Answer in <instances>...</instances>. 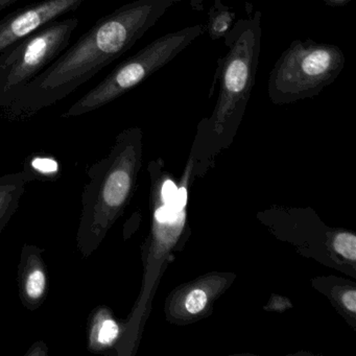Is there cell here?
<instances>
[{"label": "cell", "mask_w": 356, "mask_h": 356, "mask_svg": "<svg viewBox=\"0 0 356 356\" xmlns=\"http://www.w3.org/2000/svg\"><path fill=\"white\" fill-rule=\"evenodd\" d=\"M86 0H41L0 19V54L47 24L76 11Z\"/></svg>", "instance_id": "cell-6"}, {"label": "cell", "mask_w": 356, "mask_h": 356, "mask_svg": "<svg viewBox=\"0 0 356 356\" xmlns=\"http://www.w3.org/2000/svg\"><path fill=\"white\" fill-rule=\"evenodd\" d=\"M44 250L24 243L18 264V293L24 308L38 309L49 293V272L43 259Z\"/></svg>", "instance_id": "cell-7"}, {"label": "cell", "mask_w": 356, "mask_h": 356, "mask_svg": "<svg viewBox=\"0 0 356 356\" xmlns=\"http://www.w3.org/2000/svg\"><path fill=\"white\" fill-rule=\"evenodd\" d=\"M36 179L26 170L0 177V233L19 208L26 184Z\"/></svg>", "instance_id": "cell-9"}, {"label": "cell", "mask_w": 356, "mask_h": 356, "mask_svg": "<svg viewBox=\"0 0 356 356\" xmlns=\"http://www.w3.org/2000/svg\"><path fill=\"white\" fill-rule=\"evenodd\" d=\"M345 63V54L337 45L297 39L270 72L268 97L279 105L314 99L339 78Z\"/></svg>", "instance_id": "cell-3"}, {"label": "cell", "mask_w": 356, "mask_h": 356, "mask_svg": "<svg viewBox=\"0 0 356 356\" xmlns=\"http://www.w3.org/2000/svg\"><path fill=\"white\" fill-rule=\"evenodd\" d=\"M186 201L187 191L184 187H182V188L178 189L174 199L172 200V202L168 205L172 206L176 211L180 212L181 210H183L184 206L186 205Z\"/></svg>", "instance_id": "cell-15"}, {"label": "cell", "mask_w": 356, "mask_h": 356, "mask_svg": "<svg viewBox=\"0 0 356 356\" xmlns=\"http://www.w3.org/2000/svg\"><path fill=\"white\" fill-rule=\"evenodd\" d=\"M136 137V130L122 133L111 154L87 168L89 183L83 189L76 231V248L83 258L90 257L97 251L130 195L131 158Z\"/></svg>", "instance_id": "cell-2"}, {"label": "cell", "mask_w": 356, "mask_h": 356, "mask_svg": "<svg viewBox=\"0 0 356 356\" xmlns=\"http://www.w3.org/2000/svg\"><path fill=\"white\" fill-rule=\"evenodd\" d=\"M120 328L107 307L99 306L91 312L87 324V349L101 353L118 341Z\"/></svg>", "instance_id": "cell-8"}, {"label": "cell", "mask_w": 356, "mask_h": 356, "mask_svg": "<svg viewBox=\"0 0 356 356\" xmlns=\"http://www.w3.org/2000/svg\"><path fill=\"white\" fill-rule=\"evenodd\" d=\"M343 302L348 309L351 310L352 312H356V291L354 289L347 291L343 295Z\"/></svg>", "instance_id": "cell-18"}, {"label": "cell", "mask_w": 356, "mask_h": 356, "mask_svg": "<svg viewBox=\"0 0 356 356\" xmlns=\"http://www.w3.org/2000/svg\"><path fill=\"white\" fill-rule=\"evenodd\" d=\"M334 249L343 257L355 260L356 237L349 233H341L337 235L334 241Z\"/></svg>", "instance_id": "cell-12"}, {"label": "cell", "mask_w": 356, "mask_h": 356, "mask_svg": "<svg viewBox=\"0 0 356 356\" xmlns=\"http://www.w3.org/2000/svg\"><path fill=\"white\" fill-rule=\"evenodd\" d=\"M78 18L57 19L0 54V109H9L20 91L68 47Z\"/></svg>", "instance_id": "cell-5"}, {"label": "cell", "mask_w": 356, "mask_h": 356, "mask_svg": "<svg viewBox=\"0 0 356 356\" xmlns=\"http://www.w3.org/2000/svg\"><path fill=\"white\" fill-rule=\"evenodd\" d=\"M178 1L135 0L99 18L24 87L8 111L24 116L59 103L132 49Z\"/></svg>", "instance_id": "cell-1"}, {"label": "cell", "mask_w": 356, "mask_h": 356, "mask_svg": "<svg viewBox=\"0 0 356 356\" xmlns=\"http://www.w3.org/2000/svg\"><path fill=\"white\" fill-rule=\"evenodd\" d=\"M205 31L203 24H197L156 39L118 64L99 84L62 114V118H78L90 113L126 95L172 62Z\"/></svg>", "instance_id": "cell-4"}, {"label": "cell", "mask_w": 356, "mask_h": 356, "mask_svg": "<svg viewBox=\"0 0 356 356\" xmlns=\"http://www.w3.org/2000/svg\"><path fill=\"white\" fill-rule=\"evenodd\" d=\"M235 13L232 9L222 5V0H216L208 12V22L206 31L211 40L222 38L232 28Z\"/></svg>", "instance_id": "cell-10"}, {"label": "cell", "mask_w": 356, "mask_h": 356, "mask_svg": "<svg viewBox=\"0 0 356 356\" xmlns=\"http://www.w3.org/2000/svg\"><path fill=\"white\" fill-rule=\"evenodd\" d=\"M49 353L47 343L43 341H37L26 351V356H47Z\"/></svg>", "instance_id": "cell-16"}, {"label": "cell", "mask_w": 356, "mask_h": 356, "mask_svg": "<svg viewBox=\"0 0 356 356\" xmlns=\"http://www.w3.org/2000/svg\"><path fill=\"white\" fill-rule=\"evenodd\" d=\"M24 170L32 175L35 179L51 181L59 177L61 166L59 161L53 156L36 154L26 160Z\"/></svg>", "instance_id": "cell-11"}, {"label": "cell", "mask_w": 356, "mask_h": 356, "mask_svg": "<svg viewBox=\"0 0 356 356\" xmlns=\"http://www.w3.org/2000/svg\"><path fill=\"white\" fill-rule=\"evenodd\" d=\"M351 0H323V3L328 7L339 8L345 7Z\"/></svg>", "instance_id": "cell-19"}, {"label": "cell", "mask_w": 356, "mask_h": 356, "mask_svg": "<svg viewBox=\"0 0 356 356\" xmlns=\"http://www.w3.org/2000/svg\"><path fill=\"white\" fill-rule=\"evenodd\" d=\"M178 213L179 212L176 211L172 206L165 204V205L162 206L156 211V220H158V222L170 224V222H176Z\"/></svg>", "instance_id": "cell-14"}, {"label": "cell", "mask_w": 356, "mask_h": 356, "mask_svg": "<svg viewBox=\"0 0 356 356\" xmlns=\"http://www.w3.org/2000/svg\"><path fill=\"white\" fill-rule=\"evenodd\" d=\"M207 303V296L202 289H195L186 299V308L191 314H197L203 310Z\"/></svg>", "instance_id": "cell-13"}, {"label": "cell", "mask_w": 356, "mask_h": 356, "mask_svg": "<svg viewBox=\"0 0 356 356\" xmlns=\"http://www.w3.org/2000/svg\"><path fill=\"white\" fill-rule=\"evenodd\" d=\"M17 1H19V0H0V12L15 5Z\"/></svg>", "instance_id": "cell-20"}, {"label": "cell", "mask_w": 356, "mask_h": 356, "mask_svg": "<svg viewBox=\"0 0 356 356\" xmlns=\"http://www.w3.org/2000/svg\"><path fill=\"white\" fill-rule=\"evenodd\" d=\"M177 191H178V188H177L175 183H172V181H166L163 185V189H162V195H163L164 202L165 204H170L172 202V200L174 199L175 195H176Z\"/></svg>", "instance_id": "cell-17"}]
</instances>
